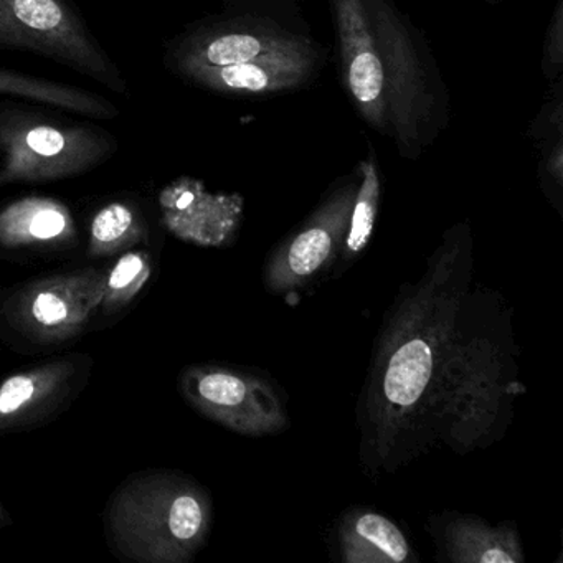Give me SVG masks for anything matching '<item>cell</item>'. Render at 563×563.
Listing matches in <instances>:
<instances>
[{
	"label": "cell",
	"instance_id": "6",
	"mask_svg": "<svg viewBox=\"0 0 563 563\" xmlns=\"http://www.w3.org/2000/svg\"><path fill=\"white\" fill-rule=\"evenodd\" d=\"M34 101H0V189L84 176L118 153L117 137L93 123L58 117Z\"/></svg>",
	"mask_w": 563,
	"mask_h": 563
},
{
	"label": "cell",
	"instance_id": "10",
	"mask_svg": "<svg viewBox=\"0 0 563 563\" xmlns=\"http://www.w3.org/2000/svg\"><path fill=\"white\" fill-rule=\"evenodd\" d=\"M358 184V169L339 179L305 223L276 246L265 266L269 292L305 288L341 255Z\"/></svg>",
	"mask_w": 563,
	"mask_h": 563
},
{
	"label": "cell",
	"instance_id": "11",
	"mask_svg": "<svg viewBox=\"0 0 563 563\" xmlns=\"http://www.w3.org/2000/svg\"><path fill=\"white\" fill-rule=\"evenodd\" d=\"M90 355L54 358L0 382V433L47 423L80 395L90 378Z\"/></svg>",
	"mask_w": 563,
	"mask_h": 563
},
{
	"label": "cell",
	"instance_id": "17",
	"mask_svg": "<svg viewBox=\"0 0 563 563\" xmlns=\"http://www.w3.org/2000/svg\"><path fill=\"white\" fill-rule=\"evenodd\" d=\"M88 233V255L91 258H107L143 243L150 229L134 203L117 200L95 213Z\"/></svg>",
	"mask_w": 563,
	"mask_h": 563
},
{
	"label": "cell",
	"instance_id": "7",
	"mask_svg": "<svg viewBox=\"0 0 563 563\" xmlns=\"http://www.w3.org/2000/svg\"><path fill=\"white\" fill-rule=\"evenodd\" d=\"M0 48L64 65L118 95L126 78L71 0H0Z\"/></svg>",
	"mask_w": 563,
	"mask_h": 563
},
{
	"label": "cell",
	"instance_id": "19",
	"mask_svg": "<svg viewBox=\"0 0 563 563\" xmlns=\"http://www.w3.org/2000/svg\"><path fill=\"white\" fill-rule=\"evenodd\" d=\"M361 184L355 194L354 206H352L351 222H349L347 235L342 245L339 260L351 263L367 249L377 222L378 207H380L382 180L378 169L377 154L368 150V156L362 161Z\"/></svg>",
	"mask_w": 563,
	"mask_h": 563
},
{
	"label": "cell",
	"instance_id": "8",
	"mask_svg": "<svg viewBox=\"0 0 563 563\" xmlns=\"http://www.w3.org/2000/svg\"><path fill=\"white\" fill-rule=\"evenodd\" d=\"M104 285L107 273L98 268L32 279L0 299V322L32 344H64L91 328Z\"/></svg>",
	"mask_w": 563,
	"mask_h": 563
},
{
	"label": "cell",
	"instance_id": "1",
	"mask_svg": "<svg viewBox=\"0 0 563 563\" xmlns=\"http://www.w3.org/2000/svg\"><path fill=\"white\" fill-rule=\"evenodd\" d=\"M473 242L466 223L444 233L427 272L405 285L378 335L358 423L371 473L395 471L431 437V400L448 335L470 288Z\"/></svg>",
	"mask_w": 563,
	"mask_h": 563
},
{
	"label": "cell",
	"instance_id": "16",
	"mask_svg": "<svg viewBox=\"0 0 563 563\" xmlns=\"http://www.w3.org/2000/svg\"><path fill=\"white\" fill-rule=\"evenodd\" d=\"M0 95L70 111L91 121H111L120 117V108L101 95L4 67H0Z\"/></svg>",
	"mask_w": 563,
	"mask_h": 563
},
{
	"label": "cell",
	"instance_id": "15",
	"mask_svg": "<svg viewBox=\"0 0 563 563\" xmlns=\"http://www.w3.org/2000/svg\"><path fill=\"white\" fill-rule=\"evenodd\" d=\"M338 543L342 562H417L400 527L372 509H349L339 523Z\"/></svg>",
	"mask_w": 563,
	"mask_h": 563
},
{
	"label": "cell",
	"instance_id": "18",
	"mask_svg": "<svg viewBox=\"0 0 563 563\" xmlns=\"http://www.w3.org/2000/svg\"><path fill=\"white\" fill-rule=\"evenodd\" d=\"M552 100L543 104L539 117L533 121L529 136L539 143L540 151H542L539 166L540 186H542L547 199L553 203L559 212H562V80L552 85Z\"/></svg>",
	"mask_w": 563,
	"mask_h": 563
},
{
	"label": "cell",
	"instance_id": "3",
	"mask_svg": "<svg viewBox=\"0 0 563 563\" xmlns=\"http://www.w3.org/2000/svg\"><path fill=\"white\" fill-rule=\"evenodd\" d=\"M512 328L489 291H464L448 335L431 400V437L460 453L487 446L506 431L516 364Z\"/></svg>",
	"mask_w": 563,
	"mask_h": 563
},
{
	"label": "cell",
	"instance_id": "12",
	"mask_svg": "<svg viewBox=\"0 0 563 563\" xmlns=\"http://www.w3.org/2000/svg\"><path fill=\"white\" fill-rule=\"evenodd\" d=\"M161 222L167 232L202 249L232 245L243 219V199L210 194L199 180L183 177L159 194Z\"/></svg>",
	"mask_w": 563,
	"mask_h": 563
},
{
	"label": "cell",
	"instance_id": "5",
	"mask_svg": "<svg viewBox=\"0 0 563 563\" xmlns=\"http://www.w3.org/2000/svg\"><path fill=\"white\" fill-rule=\"evenodd\" d=\"M288 58H328L296 0H223L220 14L166 45L164 65L184 80L196 71Z\"/></svg>",
	"mask_w": 563,
	"mask_h": 563
},
{
	"label": "cell",
	"instance_id": "9",
	"mask_svg": "<svg viewBox=\"0 0 563 563\" xmlns=\"http://www.w3.org/2000/svg\"><path fill=\"white\" fill-rule=\"evenodd\" d=\"M180 395L194 410L245 437L289 427L285 401L266 378L222 364H194L179 375Z\"/></svg>",
	"mask_w": 563,
	"mask_h": 563
},
{
	"label": "cell",
	"instance_id": "13",
	"mask_svg": "<svg viewBox=\"0 0 563 563\" xmlns=\"http://www.w3.org/2000/svg\"><path fill=\"white\" fill-rule=\"evenodd\" d=\"M74 216L51 197H24L0 209V246L8 250H58L77 243Z\"/></svg>",
	"mask_w": 563,
	"mask_h": 563
},
{
	"label": "cell",
	"instance_id": "2",
	"mask_svg": "<svg viewBox=\"0 0 563 563\" xmlns=\"http://www.w3.org/2000/svg\"><path fill=\"white\" fill-rule=\"evenodd\" d=\"M328 2L352 107L404 159H420L450 123V93L427 37L395 0Z\"/></svg>",
	"mask_w": 563,
	"mask_h": 563
},
{
	"label": "cell",
	"instance_id": "20",
	"mask_svg": "<svg viewBox=\"0 0 563 563\" xmlns=\"http://www.w3.org/2000/svg\"><path fill=\"white\" fill-rule=\"evenodd\" d=\"M153 276V256L146 250H128L107 273V285L101 299V316L123 311L146 288Z\"/></svg>",
	"mask_w": 563,
	"mask_h": 563
},
{
	"label": "cell",
	"instance_id": "22",
	"mask_svg": "<svg viewBox=\"0 0 563 563\" xmlns=\"http://www.w3.org/2000/svg\"><path fill=\"white\" fill-rule=\"evenodd\" d=\"M12 523L11 514L8 512L2 504H0V529H4V527H9Z\"/></svg>",
	"mask_w": 563,
	"mask_h": 563
},
{
	"label": "cell",
	"instance_id": "21",
	"mask_svg": "<svg viewBox=\"0 0 563 563\" xmlns=\"http://www.w3.org/2000/svg\"><path fill=\"white\" fill-rule=\"evenodd\" d=\"M542 74L549 84L562 80L563 71V0H559L543 44Z\"/></svg>",
	"mask_w": 563,
	"mask_h": 563
},
{
	"label": "cell",
	"instance_id": "14",
	"mask_svg": "<svg viewBox=\"0 0 563 563\" xmlns=\"http://www.w3.org/2000/svg\"><path fill=\"white\" fill-rule=\"evenodd\" d=\"M437 539L443 559L453 563H522V543L514 522L490 526L474 516L441 517Z\"/></svg>",
	"mask_w": 563,
	"mask_h": 563
},
{
	"label": "cell",
	"instance_id": "4",
	"mask_svg": "<svg viewBox=\"0 0 563 563\" xmlns=\"http://www.w3.org/2000/svg\"><path fill=\"white\" fill-rule=\"evenodd\" d=\"M209 490L187 474L147 470L131 474L104 509V537L114 553L137 563H187L212 529Z\"/></svg>",
	"mask_w": 563,
	"mask_h": 563
},
{
	"label": "cell",
	"instance_id": "23",
	"mask_svg": "<svg viewBox=\"0 0 563 563\" xmlns=\"http://www.w3.org/2000/svg\"><path fill=\"white\" fill-rule=\"evenodd\" d=\"M479 2H486V4H500V2H506V0H479Z\"/></svg>",
	"mask_w": 563,
	"mask_h": 563
}]
</instances>
